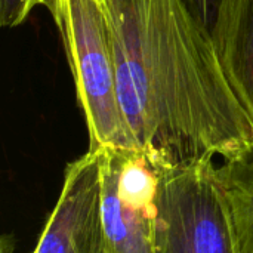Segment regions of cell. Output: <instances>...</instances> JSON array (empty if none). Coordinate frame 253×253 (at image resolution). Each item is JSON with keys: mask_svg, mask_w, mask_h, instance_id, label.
Returning a JSON list of instances; mask_svg holds the SVG:
<instances>
[{"mask_svg": "<svg viewBox=\"0 0 253 253\" xmlns=\"http://www.w3.org/2000/svg\"><path fill=\"white\" fill-rule=\"evenodd\" d=\"M59 31L89 148L139 150L122 111L113 33L102 0H43Z\"/></svg>", "mask_w": 253, "mask_h": 253, "instance_id": "cell-2", "label": "cell"}, {"mask_svg": "<svg viewBox=\"0 0 253 253\" xmlns=\"http://www.w3.org/2000/svg\"><path fill=\"white\" fill-rule=\"evenodd\" d=\"M156 253H239L213 159L162 165Z\"/></svg>", "mask_w": 253, "mask_h": 253, "instance_id": "cell-3", "label": "cell"}, {"mask_svg": "<svg viewBox=\"0 0 253 253\" xmlns=\"http://www.w3.org/2000/svg\"><path fill=\"white\" fill-rule=\"evenodd\" d=\"M33 253H107L98 148L68 163L61 194Z\"/></svg>", "mask_w": 253, "mask_h": 253, "instance_id": "cell-5", "label": "cell"}, {"mask_svg": "<svg viewBox=\"0 0 253 253\" xmlns=\"http://www.w3.org/2000/svg\"><path fill=\"white\" fill-rule=\"evenodd\" d=\"M225 77L253 123V0H228L212 34Z\"/></svg>", "mask_w": 253, "mask_h": 253, "instance_id": "cell-6", "label": "cell"}, {"mask_svg": "<svg viewBox=\"0 0 253 253\" xmlns=\"http://www.w3.org/2000/svg\"><path fill=\"white\" fill-rule=\"evenodd\" d=\"M239 253H253V147L216 166Z\"/></svg>", "mask_w": 253, "mask_h": 253, "instance_id": "cell-7", "label": "cell"}, {"mask_svg": "<svg viewBox=\"0 0 253 253\" xmlns=\"http://www.w3.org/2000/svg\"><path fill=\"white\" fill-rule=\"evenodd\" d=\"M107 253H156L162 162L145 150L101 147Z\"/></svg>", "mask_w": 253, "mask_h": 253, "instance_id": "cell-4", "label": "cell"}, {"mask_svg": "<svg viewBox=\"0 0 253 253\" xmlns=\"http://www.w3.org/2000/svg\"><path fill=\"white\" fill-rule=\"evenodd\" d=\"M102 1L119 99L139 150L178 166L252 148V120L185 0Z\"/></svg>", "mask_w": 253, "mask_h": 253, "instance_id": "cell-1", "label": "cell"}, {"mask_svg": "<svg viewBox=\"0 0 253 253\" xmlns=\"http://www.w3.org/2000/svg\"><path fill=\"white\" fill-rule=\"evenodd\" d=\"M43 0H0V24L4 28L21 25Z\"/></svg>", "mask_w": 253, "mask_h": 253, "instance_id": "cell-9", "label": "cell"}, {"mask_svg": "<svg viewBox=\"0 0 253 253\" xmlns=\"http://www.w3.org/2000/svg\"><path fill=\"white\" fill-rule=\"evenodd\" d=\"M228 0H185L191 13L211 34L215 33Z\"/></svg>", "mask_w": 253, "mask_h": 253, "instance_id": "cell-8", "label": "cell"}]
</instances>
